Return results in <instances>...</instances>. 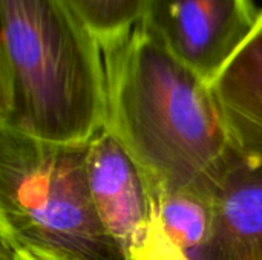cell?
<instances>
[{"mask_svg": "<svg viewBox=\"0 0 262 260\" xmlns=\"http://www.w3.org/2000/svg\"><path fill=\"white\" fill-rule=\"evenodd\" d=\"M258 15L253 0H146L137 28L210 84Z\"/></svg>", "mask_w": 262, "mask_h": 260, "instance_id": "obj_4", "label": "cell"}, {"mask_svg": "<svg viewBox=\"0 0 262 260\" xmlns=\"http://www.w3.org/2000/svg\"><path fill=\"white\" fill-rule=\"evenodd\" d=\"M146 185L152 210L140 260H209L213 195L170 192L147 181Z\"/></svg>", "mask_w": 262, "mask_h": 260, "instance_id": "obj_7", "label": "cell"}, {"mask_svg": "<svg viewBox=\"0 0 262 260\" xmlns=\"http://www.w3.org/2000/svg\"><path fill=\"white\" fill-rule=\"evenodd\" d=\"M89 144H51L0 130V236L72 260H124L97 213Z\"/></svg>", "mask_w": 262, "mask_h": 260, "instance_id": "obj_3", "label": "cell"}, {"mask_svg": "<svg viewBox=\"0 0 262 260\" xmlns=\"http://www.w3.org/2000/svg\"><path fill=\"white\" fill-rule=\"evenodd\" d=\"M107 121L104 52L64 0H0V130L89 144Z\"/></svg>", "mask_w": 262, "mask_h": 260, "instance_id": "obj_2", "label": "cell"}, {"mask_svg": "<svg viewBox=\"0 0 262 260\" xmlns=\"http://www.w3.org/2000/svg\"><path fill=\"white\" fill-rule=\"evenodd\" d=\"M100 41L103 51L140 23L146 0H64Z\"/></svg>", "mask_w": 262, "mask_h": 260, "instance_id": "obj_9", "label": "cell"}, {"mask_svg": "<svg viewBox=\"0 0 262 260\" xmlns=\"http://www.w3.org/2000/svg\"><path fill=\"white\" fill-rule=\"evenodd\" d=\"M2 260H72L57 251L2 236Z\"/></svg>", "mask_w": 262, "mask_h": 260, "instance_id": "obj_10", "label": "cell"}, {"mask_svg": "<svg viewBox=\"0 0 262 260\" xmlns=\"http://www.w3.org/2000/svg\"><path fill=\"white\" fill-rule=\"evenodd\" d=\"M89 184L101 224L124 260H140L150 225V196L143 173L103 129L89 143Z\"/></svg>", "mask_w": 262, "mask_h": 260, "instance_id": "obj_5", "label": "cell"}, {"mask_svg": "<svg viewBox=\"0 0 262 260\" xmlns=\"http://www.w3.org/2000/svg\"><path fill=\"white\" fill-rule=\"evenodd\" d=\"M210 87L235 149L262 158V9Z\"/></svg>", "mask_w": 262, "mask_h": 260, "instance_id": "obj_8", "label": "cell"}, {"mask_svg": "<svg viewBox=\"0 0 262 260\" xmlns=\"http://www.w3.org/2000/svg\"><path fill=\"white\" fill-rule=\"evenodd\" d=\"M212 202L209 260H262V158L238 152Z\"/></svg>", "mask_w": 262, "mask_h": 260, "instance_id": "obj_6", "label": "cell"}, {"mask_svg": "<svg viewBox=\"0 0 262 260\" xmlns=\"http://www.w3.org/2000/svg\"><path fill=\"white\" fill-rule=\"evenodd\" d=\"M103 52L104 129L147 182L213 195L238 150L210 84L138 28Z\"/></svg>", "mask_w": 262, "mask_h": 260, "instance_id": "obj_1", "label": "cell"}]
</instances>
